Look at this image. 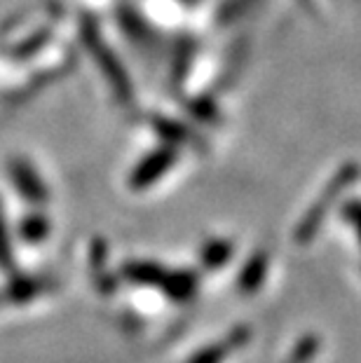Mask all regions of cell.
I'll return each mask as SVG.
<instances>
[{
  "mask_svg": "<svg viewBox=\"0 0 361 363\" xmlns=\"http://www.w3.org/2000/svg\"><path fill=\"white\" fill-rule=\"evenodd\" d=\"M125 274H129V279H134V281L150 284L162 277V269L157 265H152V262H132V265L125 267Z\"/></svg>",
  "mask_w": 361,
  "mask_h": 363,
  "instance_id": "5b68a950",
  "label": "cell"
},
{
  "mask_svg": "<svg viewBox=\"0 0 361 363\" xmlns=\"http://www.w3.org/2000/svg\"><path fill=\"white\" fill-rule=\"evenodd\" d=\"M48 30H40V33H35V35H30V38H26L24 43H19L17 48L12 50V57L14 59H28L30 54H35L38 50L43 48L45 43H48Z\"/></svg>",
  "mask_w": 361,
  "mask_h": 363,
  "instance_id": "8992f818",
  "label": "cell"
},
{
  "mask_svg": "<svg viewBox=\"0 0 361 363\" xmlns=\"http://www.w3.org/2000/svg\"><path fill=\"white\" fill-rule=\"evenodd\" d=\"M7 174H10V181L14 185V190H17L26 202H30V204L48 202V197H50L48 185H45L43 176L38 174V169L30 164L28 160H24V157L10 160Z\"/></svg>",
  "mask_w": 361,
  "mask_h": 363,
  "instance_id": "7a4b0ae2",
  "label": "cell"
},
{
  "mask_svg": "<svg viewBox=\"0 0 361 363\" xmlns=\"http://www.w3.org/2000/svg\"><path fill=\"white\" fill-rule=\"evenodd\" d=\"M0 267L7 269L12 267V242H10V230L5 223V211L0 204Z\"/></svg>",
  "mask_w": 361,
  "mask_h": 363,
  "instance_id": "52a82bcc",
  "label": "cell"
},
{
  "mask_svg": "<svg viewBox=\"0 0 361 363\" xmlns=\"http://www.w3.org/2000/svg\"><path fill=\"white\" fill-rule=\"evenodd\" d=\"M19 235L28 244H40L43 239H48V235H50L48 216L40 211L24 216V220H21V225H19Z\"/></svg>",
  "mask_w": 361,
  "mask_h": 363,
  "instance_id": "277c9868",
  "label": "cell"
},
{
  "mask_svg": "<svg viewBox=\"0 0 361 363\" xmlns=\"http://www.w3.org/2000/svg\"><path fill=\"white\" fill-rule=\"evenodd\" d=\"M176 160V152L172 148H160V150H152L148 152L136 169L129 176V188L132 190H143V188H150L152 183H155L160 176L167 174L169 169H172Z\"/></svg>",
  "mask_w": 361,
  "mask_h": 363,
  "instance_id": "3957f363",
  "label": "cell"
},
{
  "mask_svg": "<svg viewBox=\"0 0 361 363\" xmlns=\"http://www.w3.org/2000/svg\"><path fill=\"white\" fill-rule=\"evenodd\" d=\"M82 43H84V48L89 50L91 57H94L99 68H101L104 78L111 84V89L115 91L118 101H122V104L132 101L134 84L129 80L122 61L115 57L109 45H106V40L101 38V30H99V24L94 19H82Z\"/></svg>",
  "mask_w": 361,
  "mask_h": 363,
  "instance_id": "6da1fadb",
  "label": "cell"
}]
</instances>
